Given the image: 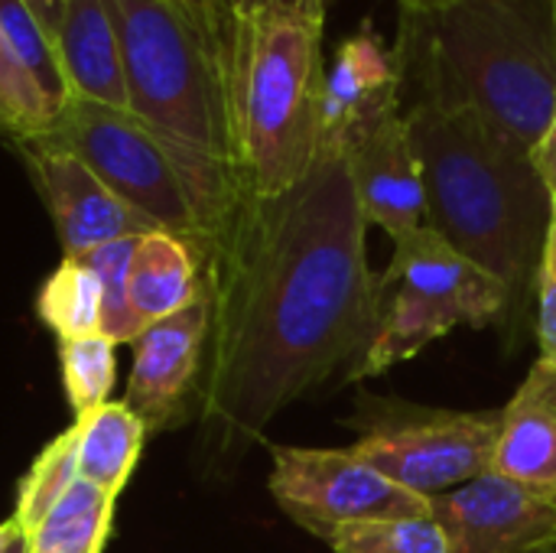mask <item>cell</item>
I'll return each instance as SVG.
<instances>
[{"mask_svg":"<svg viewBox=\"0 0 556 553\" xmlns=\"http://www.w3.org/2000/svg\"><path fill=\"white\" fill-rule=\"evenodd\" d=\"M365 235L349 160L323 143L287 192H244L202 254L212 329L199 420L215 463L241 460L280 411L368 349L375 274Z\"/></svg>","mask_w":556,"mask_h":553,"instance_id":"6da1fadb","label":"cell"},{"mask_svg":"<svg viewBox=\"0 0 556 553\" xmlns=\"http://www.w3.org/2000/svg\"><path fill=\"white\" fill-rule=\"evenodd\" d=\"M404 117L420 160L427 228L502 284L508 297L502 332L508 349H518L534 303L554 196L531 153L479 111L417 91Z\"/></svg>","mask_w":556,"mask_h":553,"instance_id":"7a4b0ae2","label":"cell"},{"mask_svg":"<svg viewBox=\"0 0 556 553\" xmlns=\"http://www.w3.org/2000/svg\"><path fill=\"white\" fill-rule=\"evenodd\" d=\"M404 81L479 111L534 153L556 114L554 0H446L430 13L401 10Z\"/></svg>","mask_w":556,"mask_h":553,"instance_id":"3957f363","label":"cell"},{"mask_svg":"<svg viewBox=\"0 0 556 553\" xmlns=\"http://www.w3.org/2000/svg\"><path fill=\"white\" fill-rule=\"evenodd\" d=\"M108 10L130 114L176 156L208 248L248 192L235 160L225 65L173 0H108Z\"/></svg>","mask_w":556,"mask_h":553,"instance_id":"277c9868","label":"cell"},{"mask_svg":"<svg viewBox=\"0 0 556 553\" xmlns=\"http://www.w3.org/2000/svg\"><path fill=\"white\" fill-rule=\"evenodd\" d=\"M326 3H267L235 20L228 98L238 176L251 196L296 186L323 147Z\"/></svg>","mask_w":556,"mask_h":553,"instance_id":"5b68a950","label":"cell"},{"mask_svg":"<svg viewBox=\"0 0 556 553\" xmlns=\"http://www.w3.org/2000/svg\"><path fill=\"white\" fill-rule=\"evenodd\" d=\"M505 313L502 284L424 225L394 241L384 274L375 277V336L342 381L378 378L456 329L502 326Z\"/></svg>","mask_w":556,"mask_h":553,"instance_id":"8992f818","label":"cell"},{"mask_svg":"<svg viewBox=\"0 0 556 553\" xmlns=\"http://www.w3.org/2000/svg\"><path fill=\"white\" fill-rule=\"evenodd\" d=\"M502 411H450L358 394L345 427L352 450L401 489L433 499L492 473Z\"/></svg>","mask_w":556,"mask_h":553,"instance_id":"52a82bcc","label":"cell"},{"mask_svg":"<svg viewBox=\"0 0 556 553\" xmlns=\"http://www.w3.org/2000/svg\"><path fill=\"white\" fill-rule=\"evenodd\" d=\"M42 140L75 153L124 205L143 215L156 231L205 248L192 192L166 143L130 111L72 98Z\"/></svg>","mask_w":556,"mask_h":553,"instance_id":"ba28073f","label":"cell"},{"mask_svg":"<svg viewBox=\"0 0 556 553\" xmlns=\"http://www.w3.org/2000/svg\"><path fill=\"white\" fill-rule=\"evenodd\" d=\"M267 489L296 528L326 544L362 521L430 515V499L401 489L352 447H270Z\"/></svg>","mask_w":556,"mask_h":553,"instance_id":"9c48e42d","label":"cell"},{"mask_svg":"<svg viewBox=\"0 0 556 553\" xmlns=\"http://www.w3.org/2000/svg\"><path fill=\"white\" fill-rule=\"evenodd\" d=\"M212 329V303L202 293L189 310L150 323L134 339V368L124 404L150 433L173 430L199 411Z\"/></svg>","mask_w":556,"mask_h":553,"instance_id":"30bf717a","label":"cell"},{"mask_svg":"<svg viewBox=\"0 0 556 553\" xmlns=\"http://www.w3.org/2000/svg\"><path fill=\"white\" fill-rule=\"evenodd\" d=\"M446 553H544L556 548V505L531 489L485 473L430 499Z\"/></svg>","mask_w":556,"mask_h":553,"instance_id":"8fae6325","label":"cell"},{"mask_svg":"<svg viewBox=\"0 0 556 553\" xmlns=\"http://www.w3.org/2000/svg\"><path fill=\"white\" fill-rule=\"evenodd\" d=\"M13 147L52 215L65 257H85L108 241L156 231L143 215L124 205L75 153L42 137L16 140Z\"/></svg>","mask_w":556,"mask_h":553,"instance_id":"7c38bea8","label":"cell"},{"mask_svg":"<svg viewBox=\"0 0 556 553\" xmlns=\"http://www.w3.org/2000/svg\"><path fill=\"white\" fill-rule=\"evenodd\" d=\"M339 150L349 160L368 225H378L391 241H401L427 225L420 160L401 108L358 127Z\"/></svg>","mask_w":556,"mask_h":553,"instance_id":"4fadbf2b","label":"cell"},{"mask_svg":"<svg viewBox=\"0 0 556 553\" xmlns=\"http://www.w3.org/2000/svg\"><path fill=\"white\" fill-rule=\"evenodd\" d=\"M404 91V68L394 49L375 33L371 23H362L358 33L345 36L332 62L326 65L323 81V143L342 147L368 121L397 111Z\"/></svg>","mask_w":556,"mask_h":553,"instance_id":"5bb4252c","label":"cell"},{"mask_svg":"<svg viewBox=\"0 0 556 553\" xmlns=\"http://www.w3.org/2000/svg\"><path fill=\"white\" fill-rule=\"evenodd\" d=\"M492 473L556 505V368L534 362L502 407Z\"/></svg>","mask_w":556,"mask_h":553,"instance_id":"9a60e30c","label":"cell"},{"mask_svg":"<svg viewBox=\"0 0 556 553\" xmlns=\"http://www.w3.org/2000/svg\"><path fill=\"white\" fill-rule=\"evenodd\" d=\"M55 52L72 98L130 111L108 0H59Z\"/></svg>","mask_w":556,"mask_h":553,"instance_id":"2e32d148","label":"cell"},{"mask_svg":"<svg viewBox=\"0 0 556 553\" xmlns=\"http://www.w3.org/2000/svg\"><path fill=\"white\" fill-rule=\"evenodd\" d=\"M202 293H205L202 254L189 241L169 231H147L137 238L130 277H127V297L134 313L143 319V326L189 310Z\"/></svg>","mask_w":556,"mask_h":553,"instance_id":"e0dca14e","label":"cell"},{"mask_svg":"<svg viewBox=\"0 0 556 553\" xmlns=\"http://www.w3.org/2000/svg\"><path fill=\"white\" fill-rule=\"evenodd\" d=\"M72 427L78 433V476L111 495H121L150 433L143 420L124 401H108L98 411L75 417Z\"/></svg>","mask_w":556,"mask_h":553,"instance_id":"ac0fdd59","label":"cell"},{"mask_svg":"<svg viewBox=\"0 0 556 553\" xmlns=\"http://www.w3.org/2000/svg\"><path fill=\"white\" fill-rule=\"evenodd\" d=\"M36 313L42 326L59 336V342L98 336L101 313H104V287L88 264L65 257L42 280L36 297Z\"/></svg>","mask_w":556,"mask_h":553,"instance_id":"d6986e66","label":"cell"},{"mask_svg":"<svg viewBox=\"0 0 556 553\" xmlns=\"http://www.w3.org/2000/svg\"><path fill=\"white\" fill-rule=\"evenodd\" d=\"M75 479H78V433L75 427H68L65 433H59L42 447L36 463L20 479L13 518H10L13 528L29 538Z\"/></svg>","mask_w":556,"mask_h":553,"instance_id":"ffe728a7","label":"cell"},{"mask_svg":"<svg viewBox=\"0 0 556 553\" xmlns=\"http://www.w3.org/2000/svg\"><path fill=\"white\" fill-rule=\"evenodd\" d=\"M0 29L10 49L16 52V59L23 62V68L33 75V81L46 95V101L62 114L72 95H68V81L55 52V39L46 33V26L36 20L26 0H0Z\"/></svg>","mask_w":556,"mask_h":553,"instance_id":"44dd1931","label":"cell"},{"mask_svg":"<svg viewBox=\"0 0 556 553\" xmlns=\"http://www.w3.org/2000/svg\"><path fill=\"white\" fill-rule=\"evenodd\" d=\"M108 336H85L72 342H59V368L68 407L75 417H85L108 404V394L117 378V355Z\"/></svg>","mask_w":556,"mask_h":553,"instance_id":"7402d4cb","label":"cell"},{"mask_svg":"<svg viewBox=\"0 0 556 553\" xmlns=\"http://www.w3.org/2000/svg\"><path fill=\"white\" fill-rule=\"evenodd\" d=\"M55 121L59 111L46 101L0 29V137H7L10 143L42 137L52 130Z\"/></svg>","mask_w":556,"mask_h":553,"instance_id":"603a6c76","label":"cell"},{"mask_svg":"<svg viewBox=\"0 0 556 553\" xmlns=\"http://www.w3.org/2000/svg\"><path fill=\"white\" fill-rule=\"evenodd\" d=\"M137 238H117L108 241L101 248H94L85 257H75L81 264H88L101 287H104V313H101V336H108L114 345H134V339L147 329L143 319L134 313L130 297H127V277H130V261H134V248Z\"/></svg>","mask_w":556,"mask_h":553,"instance_id":"cb8c5ba5","label":"cell"},{"mask_svg":"<svg viewBox=\"0 0 556 553\" xmlns=\"http://www.w3.org/2000/svg\"><path fill=\"white\" fill-rule=\"evenodd\" d=\"M332 553H446L443 531L430 515L420 518H384L342 528L332 541Z\"/></svg>","mask_w":556,"mask_h":553,"instance_id":"d4e9b609","label":"cell"},{"mask_svg":"<svg viewBox=\"0 0 556 553\" xmlns=\"http://www.w3.org/2000/svg\"><path fill=\"white\" fill-rule=\"evenodd\" d=\"M114 505H104L98 512L68 518V521H46L39 525L26 541L29 553H101L111 521H114Z\"/></svg>","mask_w":556,"mask_h":553,"instance_id":"484cf974","label":"cell"},{"mask_svg":"<svg viewBox=\"0 0 556 553\" xmlns=\"http://www.w3.org/2000/svg\"><path fill=\"white\" fill-rule=\"evenodd\" d=\"M534 336H538V362L556 368V202L541 267H538V287H534Z\"/></svg>","mask_w":556,"mask_h":553,"instance_id":"4316f807","label":"cell"},{"mask_svg":"<svg viewBox=\"0 0 556 553\" xmlns=\"http://www.w3.org/2000/svg\"><path fill=\"white\" fill-rule=\"evenodd\" d=\"M186 20L202 33V39L215 49V55L225 65L228 75V62H231V33H235V20L225 0H173Z\"/></svg>","mask_w":556,"mask_h":553,"instance_id":"83f0119b","label":"cell"},{"mask_svg":"<svg viewBox=\"0 0 556 553\" xmlns=\"http://www.w3.org/2000/svg\"><path fill=\"white\" fill-rule=\"evenodd\" d=\"M531 160H534V166H538L541 179L547 183V189H551V196H554V202H556V114H554V121H551V127L544 130L541 143L534 147Z\"/></svg>","mask_w":556,"mask_h":553,"instance_id":"f1b7e54d","label":"cell"},{"mask_svg":"<svg viewBox=\"0 0 556 553\" xmlns=\"http://www.w3.org/2000/svg\"><path fill=\"white\" fill-rule=\"evenodd\" d=\"M26 7L36 13V20L46 26V33L55 39V20H59V0H26Z\"/></svg>","mask_w":556,"mask_h":553,"instance_id":"f546056e","label":"cell"},{"mask_svg":"<svg viewBox=\"0 0 556 553\" xmlns=\"http://www.w3.org/2000/svg\"><path fill=\"white\" fill-rule=\"evenodd\" d=\"M228 3H231V16L238 20V16H248V13H254V10H261V7H267L274 0H228ZM280 3H296V0H280Z\"/></svg>","mask_w":556,"mask_h":553,"instance_id":"4dcf8cb0","label":"cell"},{"mask_svg":"<svg viewBox=\"0 0 556 553\" xmlns=\"http://www.w3.org/2000/svg\"><path fill=\"white\" fill-rule=\"evenodd\" d=\"M397 3H401V10H414V13H430V10L443 7L446 0H397Z\"/></svg>","mask_w":556,"mask_h":553,"instance_id":"1f68e13d","label":"cell"},{"mask_svg":"<svg viewBox=\"0 0 556 553\" xmlns=\"http://www.w3.org/2000/svg\"><path fill=\"white\" fill-rule=\"evenodd\" d=\"M16 535H20V531L13 528V521H7V525H0V553H3V551H7V548H10V541H13Z\"/></svg>","mask_w":556,"mask_h":553,"instance_id":"d6a6232c","label":"cell"},{"mask_svg":"<svg viewBox=\"0 0 556 553\" xmlns=\"http://www.w3.org/2000/svg\"><path fill=\"white\" fill-rule=\"evenodd\" d=\"M3 553H29V541H26V535H16L13 541H10V548Z\"/></svg>","mask_w":556,"mask_h":553,"instance_id":"836d02e7","label":"cell"},{"mask_svg":"<svg viewBox=\"0 0 556 553\" xmlns=\"http://www.w3.org/2000/svg\"><path fill=\"white\" fill-rule=\"evenodd\" d=\"M544 553H556V548H551V551H544Z\"/></svg>","mask_w":556,"mask_h":553,"instance_id":"e575fe53","label":"cell"},{"mask_svg":"<svg viewBox=\"0 0 556 553\" xmlns=\"http://www.w3.org/2000/svg\"><path fill=\"white\" fill-rule=\"evenodd\" d=\"M225 3H228V0H225ZM228 10H231V3H228ZM231 20H235V16H231Z\"/></svg>","mask_w":556,"mask_h":553,"instance_id":"d590c367","label":"cell"},{"mask_svg":"<svg viewBox=\"0 0 556 553\" xmlns=\"http://www.w3.org/2000/svg\"><path fill=\"white\" fill-rule=\"evenodd\" d=\"M554 16H556V0H554Z\"/></svg>","mask_w":556,"mask_h":553,"instance_id":"8d00e7d4","label":"cell"},{"mask_svg":"<svg viewBox=\"0 0 556 553\" xmlns=\"http://www.w3.org/2000/svg\"><path fill=\"white\" fill-rule=\"evenodd\" d=\"M323 3H326V7H329V0H323Z\"/></svg>","mask_w":556,"mask_h":553,"instance_id":"74e56055","label":"cell"}]
</instances>
